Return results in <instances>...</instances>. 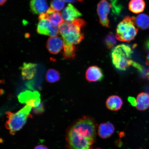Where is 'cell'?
<instances>
[{
	"mask_svg": "<svg viewBox=\"0 0 149 149\" xmlns=\"http://www.w3.org/2000/svg\"><path fill=\"white\" fill-rule=\"evenodd\" d=\"M86 25V22L80 18L74 20L72 23L64 22L61 24L59 26V31L64 44L75 46L80 43L84 38L81 29Z\"/></svg>",
	"mask_w": 149,
	"mask_h": 149,
	"instance_id": "cell-1",
	"label": "cell"
},
{
	"mask_svg": "<svg viewBox=\"0 0 149 149\" xmlns=\"http://www.w3.org/2000/svg\"><path fill=\"white\" fill-rule=\"evenodd\" d=\"M133 50L129 45L120 44L113 48L111 52L112 62L115 68L121 71L126 70L132 65Z\"/></svg>",
	"mask_w": 149,
	"mask_h": 149,
	"instance_id": "cell-2",
	"label": "cell"
},
{
	"mask_svg": "<svg viewBox=\"0 0 149 149\" xmlns=\"http://www.w3.org/2000/svg\"><path fill=\"white\" fill-rule=\"evenodd\" d=\"M32 108L30 106L26 105L17 112L8 111L6 113L8 119L6 123L5 127L11 135L15 134L25 125L28 118L31 115L30 113Z\"/></svg>",
	"mask_w": 149,
	"mask_h": 149,
	"instance_id": "cell-3",
	"label": "cell"
},
{
	"mask_svg": "<svg viewBox=\"0 0 149 149\" xmlns=\"http://www.w3.org/2000/svg\"><path fill=\"white\" fill-rule=\"evenodd\" d=\"M97 126L93 117L86 116L78 119L70 127L93 144L95 139Z\"/></svg>",
	"mask_w": 149,
	"mask_h": 149,
	"instance_id": "cell-4",
	"label": "cell"
},
{
	"mask_svg": "<svg viewBox=\"0 0 149 149\" xmlns=\"http://www.w3.org/2000/svg\"><path fill=\"white\" fill-rule=\"evenodd\" d=\"M135 17L126 16L117 26L116 36L121 42H129L135 39L138 32L136 27Z\"/></svg>",
	"mask_w": 149,
	"mask_h": 149,
	"instance_id": "cell-5",
	"label": "cell"
},
{
	"mask_svg": "<svg viewBox=\"0 0 149 149\" xmlns=\"http://www.w3.org/2000/svg\"><path fill=\"white\" fill-rule=\"evenodd\" d=\"M66 140L68 149H91L92 145L71 127L67 131Z\"/></svg>",
	"mask_w": 149,
	"mask_h": 149,
	"instance_id": "cell-6",
	"label": "cell"
},
{
	"mask_svg": "<svg viewBox=\"0 0 149 149\" xmlns=\"http://www.w3.org/2000/svg\"><path fill=\"white\" fill-rule=\"evenodd\" d=\"M40 94L38 91H26L18 95L19 101L22 103H25L26 105L32 108L38 107L41 104Z\"/></svg>",
	"mask_w": 149,
	"mask_h": 149,
	"instance_id": "cell-7",
	"label": "cell"
},
{
	"mask_svg": "<svg viewBox=\"0 0 149 149\" xmlns=\"http://www.w3.org/2000/svg\"><path fill=\"white\" fill-rule=\"evenodd\" d=\"M37 32L39 34L54 37L59 33V26L53 25L47 19H39L37 27Z\"/></svg>",
	"mask_w": 149,
	"mask_h": 149,
	"instance_id": "cell-8",
	"label": "cell"
},
{
	"mask_svg": "<svg viewBox=\"0 0 149 149\" xmlns=\"http://www.w3.org/2000/svg\"><path fill=\"white\" fill-rule=\"evenodd\" d=\"M111 8V3L106 0H102L97 5V13L100 23L104 27H110L108 15Z\"/></svg>",
	"mask_w": 149,
	"mask_h": 149,
	"instance_id": "cell-9",
	"label": "cell"
},
{
	"mask_svg": "<svg viewBox=\"0 0 149 149\" xmlns=\"http://www.w3.org/2000/svg\"><path fill=\"white\" fill-rule=\"evenodd\" d=\"M44 19L49 20L53 25L58 26L64 22L62 14L60 12L54 10L51 7L48 9L46 13L40 15L39 19Z\"/></svg>",
	"mask_w": 149,
	"mask_h": 149,
	"instance_id": "cell-10",
	"label": "cell"
},
{
	"mask_svg": "<svg viewBox=\"0 0 149 149\" xmlns=\"http://www.w3.org/2000/svg\"><path fill=\"white\" fill-rule=\"evenodd\" d=\"M104 77L102 70L97 66L89 67L86 72V79L89 82L101 81Z\"/></svg>",
	"mask_w": 149,
	"mask_h": 149,
	"instance_id": "cell-11",
	"label": "cell"
},
{
	"mask_svg": "<svg viewBox=\"0 0 149 149\" xmlns=\"http://www.w3.org/2000/svg\"><path fill=\"white\" fill-rule=\"evenodd\" d=\"M64 44V41L61 37L57 36L51 37L48 40L47 48L50 53L56 54L62 49Z\"/></svg>",
	"mask_w": 149,
	"mask_h": 149,
	"instance_id": "cell-12",
	"label": "cell"
},
{
	"mask_svg": "<svg viewBox=\"0 0 149 149\" xmlns=\"http://www.w3.org/2000/svg\"><path fill=\"white\" fill-rule=\"evenodd\" d=\"M82 15L81 13L70 3L64 9L62 13L63 19L68 23H72Z\"/></svg>",
	"mask_w": 149,
	"mask_h": 149,
	"instance_id": "cell-13",
	"label": "cell"
},
{
	"mask_svg": "<svg viewBox=\"0 0 149 149\" xmlns=\"http://www.w3.org/2000/svg\"><path fill=\"white\" fill-rule=\"evenodd\" d=\"M37 65L32 63H25L20 68L22 78L24 80H30L36 74Z\"/></svg>",
	"mask_w": 149,
	"mask_h": 149,
	"instance_id": "cell-14",
	"label": "cell"
},
{
	"mask_svg": "<svg viewBox=\"0 0 149 149\" xmlns=\"http://www.w3.org/2000/svg\"><path fill=\"white\" fill-rule=\"evenodd\" d=\"M30 6L33 13L37 15L44 13L49 9L46 0H31Z\"/></svg>",
	"mask_w": 149,
	"mask_h": 149,
	"instance_id": "cell-15",
	"label": "cell"
},
{
	"mask_svg": "<svg viewBox=\"0 0 149 149\" xmlns=\"http://www.w3.org/2000/svg\"><path fill=\"white\" fill-rule=\"evenodd\" d=\"M115 131V127L111 123L107 122L100 125L98 128V134L102 139L109 138L113 135Z\"/></svg>",
	"mask_w": 149,
	"mask_h": 149,
	"instance_id": "cell-16",
	"label": "cell"
},
{
	"mask_svg": "<svg viewBox=\"0 0 149 149\" xmlns=\"http://www.w3.org/2000/svg\"><path fill=\"white\" fill-rule=\"evenodd\" d=\"M123 101L120 96L113 95L109 96L106 102V107L108 109L111 111H116L122 108Z\"/></svg>",
	"mask_w": 149,
	"mask_h": 149,
	"instance_id": "cell-17",
	"label": "cell"
},
{
	"mask_svg": "<svg viewBox=\"0 0 149 149\" xmlns=\"http://www.w3.org/2000/svg\"><path fill=\"white\" fill-rule=\"evenodd\" d=\"M136 107L139 111H145L149 107V95L146 93H140L136 99Z\"/></svg>",
	"mask_w": 149,
	"mask_h": 149,
	"instance_id": "cell-18",
	"label": "cell"
},
{
	"mask_svg": "<svg viewBox=\"0 0 149 149\" xmlns=\"http://www.w3.org/2000/svg\"><path fill=\"white\" fill-rule=\"evenodd\" d=\"M145 7V3L144 0H131L128 5L130 10L136 14L143 12Z\"/></svg>",
	"mask_w": 149,
	"mask_h": 149,
	"instance_id": "cell-19",
	"label": "cell"
},
{
	"mask_svg": "<svg viewBox=\"0 0 149 149\" xmlns=\"http://www.w3.org/2000/svg\"><path fill=\"white\" fill-rule=\"evenodd\" d=\"M134 20L136 25L140 29L145 30L149 28V16L148 15L140 14L135 17Z\"/></svg>",
	"mask_w": 149,
	"mask_h": 149,
	"instance_id": "cell-20",
	"label": "cell"
},
{
	"mask_svg": "<svg viewBox=\"0 0 149 149\" xmlns=\"http://www.w3.org/2000/svg\"><path fill=\"white\" fill-rule=\"evenodd\" d=\"M46 78L48 82L54 83L60 79V74L57 70L51 69L48 70L47 72Z\"/></svg>",
	"mask_w": 149,
	"mask_h": 149,
	"instance_id": "cell-21",
	"label": "cell"
},
{
	"mask_svg": "<svg viewBox=\"0 0 149 149\" xmlns=\"http://www.w3.org/2000/svg\"><path fill=\"white\" fill-rule=\"evenodd\" d=\"M116 36L113 33L110 32L105 37L104 42L105 45L108 49H111L116 44Z\"/></svg>",
	"mask_w": 149,
	"mask_h": 149,
	"instance_id": "cell-22",
	"label": "cell"
},
{
	"mask_svg": "<svg viewBox=\"0 0 149 149\" xmlns=\"http://www.w3.org/2000/svg\"><path fill=\"white\" fill-rule=\"evenodd\" d=\"M111 2L112 11L113 14L118 15L120 13L123 7L119 0H108Z\"/></svg>",
	"mask_w": 149,
	"mask_h": 149,
	"instance_id": "cell-23",
	"label": "cell"
},
{
	"mask_svg": "<svg viewBox=\"0 0 149 149\" xmlns=\"http://www.w3.org/2000/svg\"><path fill=\"white\" fill-rule=\"evenodd\" d=\"M65 2L63 0H52L51 3V8L58 12L60 11L64 8Z\"/></svg>",
	"mask_w": 149,
	"mask_h": 149,
	"instance_id": "cell-24",
	"label": "cell"
},
{
	"mask_svg": "<svg viewBox=\"0 0 149 149\" xmlns=\"http://www.w3.org/2000/svg\"><path fill=\"white\" fill-rule=\"evenodd\" d=\"M44 108L42 103L38 107L33 108V112L36 114H40L44 112Z\"/></svg>",
	"mask_w": 149,
	"mask_h": 149,
	"instance_id": "cell-25",
	"label": "cell"
},
{
	"mask_svg": "<svg viewBox=\"0 0 149 149\" xmlns=\"http://www.w3.org/2000/svg\"><path fill=\"white\" fill-rule=\"evenodd\" d=\"M128 100L132 106H134V107H136V100L134 98L132 97H129L128 98Z\"/></svg>",
	"mask_w": 149,
	"mask_h": 149,
	"instance_id": "cell-26",
	"label": "cell"
},
{
	"mask_svg": "<svg viewBox=\"0 0 149 149\" xmlns=\"http://www.w3.org/2000/svg\"><path fill=\"white\" fill-rule=\"evenodd\" d=\"M144 47L146 51L149 52V38L147 39L146 41H145Z\"/></svg>",
	"mask_w": 149,
	"mask_h": 149,
	"instance_id": "cell-27",
	"label": "cell"
},
{
	"mask_svg": "<svg viewBox=\"0 0 149 149\" xmlns=\"http://www.w3.org/2000/svg\"><path fill=\"white\" fill-rule=\"evenodd\" d=\"M34 149H48V148L44 145H40L35 147Z\"/></svg>",
	"mask_w": 149,
	"mask_h": 149,
	"instance_id": "cell-28",
	"label": "cell"
},
{
	"mask_svg": "<svg viewBox=\"0 0 149 149\" xmlns=\"http://www.w3.org/2000/svg\"><path fill=\"white\" fill-rule=\"evenodd\" d=\"M63 1L65 2L68 3H73L77 1H81V0H63Z\"/></svg>",
	"mask_w": 149,
	"mask_h": 149,
	"instance_id": "cell-29",
	"label": "cell"
},
{
	"mask_svg": "<svg viewBox=\"0 0 149 149\" xmlns=\"http://www.w3.org/2000/svg\"><path fill=\"white\" fill-rule=\"evenodd\" d=\"M146 64L147 65L149 66V53L146 57Z\"/></svg>",
	"mask_w": 149,
	"mask_h": 149,
	"instance_id": "cell-30",
	"label": "cell"
},
{
	"mask_svg": "<svg viewBox=\"0 0 149 149\" xmlns=\"http://www.w3.org/2000/svg\"><path fill=\"white\" fill-rule=\"evenodd\" d=\"M7 1V0H1V1H0L1 5V6L4 4Z\"/></svg>",
	"mask_w": 149,
	"mask_h": 149,
	"instance_id": "cell-31",
	"label": "cell"
},
{
	"mask_svg": "<svg viewBox=\"0 0 149 149\" xmlns=\"http://www.w3.org/2000/svg\"><path fill=\"white\" fill-rule=\"evenodd\" d=\"M147 77H148V79L149 80V69L148 70V71H147Z\"/></svg>",
	"mask_w": 149,
	"mask_h": 149,
	"instance_id": "cell-32",
	"label": "cell"
},
{
	"mask_svg": "<svg viewBox=\"0 0 149 149\" xmlns=\"http://www.w3.org/2000/svg\"><path fill=\"white\" fill-rule=\"evenodd\" d=\"M102 149L100 148H95V149Z\"/></svg>",
	"mask_w": 149,
	"mask_h": 149,
	"instance_id": "cell-33",
	"label": "cell"
}]
</instances>
